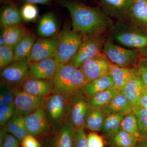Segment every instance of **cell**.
<instances>
[{
	"label": "cell",
	"mask_w": 147,
	"mask_h": 147,
	"mask_svg": "<svg viewBox=\"0 0 147 147\" xmlns=\"http://www.w3.org/2000/svg\"><path fill=\"white\" fill-rule=\"evenodd\" d=\"M25 116L21 113L15 111L12 117L7 123L3 127L6 132L13 134L18 129L20 123Z\"/></svg>",
	"instance_id": "cell-37"
},
{
	"label": "cell",
	"mask_w": 147,
	"mask_h": 147,
	"mask_svg": "<svg viewBox=\"0 0 147 147\" xmlns=\"http://www.w3.org/2000/svg\"><path fill=\"white\" fill-rule=\"evenodd\" d=\"M61 4L69 11L74 30L84 36L103 34L114 24L99 8L73 1H63Z\"/></svg>",
	"instance_id": "cell-1"
},
{
	"label": "cell",
	"mask_w": 147,
	"mask_h": 147,
	"mask_svg": "<svg viewBox=\"0 0 147 147\" xmlns=\"http://www.w3.org/2000/svg\"><path fill=\"white\" fill-rule=\"evenodd\" d=\"M13 48L6 45L0 46V68L1 70L13 61Z\"/></svg>",
	"instance_id": "cell-34"
},
{
	"label": "cell",
	"mask_w": 147,
	"mask_h": 147,
	"mask_svg": "<svg viewBox=\"0 0 147 147\" xmlns=\"http://www.w3.org/2000/svg\"><path fill=\"white\" fill-rule=\"evenodd\" d=\"M60 35V33L53 37L37 40L27 59L30 65L43 60L55 58Z\"/></svg>",
	"instance_id": "cell-10"
},
{
	"label": "cell",
	"mask_w": 147,
	"mask_h": 147,
	"mask_svg": "<svg viewBox=\"0 0 147 147\" xmlns=\"http://www.w3.org/2000/svg\"><path fill=\"white\" fill-rule=\"evenodd\" d=\"M21 15L22 18L27 22L34 21L38 16V9L33 4L26 3L21 8Z\"/></svg>",
	"instance_id": "cell-35"
},
{
	"label": "cell",
	"mask_w": 147,
	"mask_h": 147,
	"mask_svg": "<svg viewBox=\"0 0 147 147\" xmlns=\"http://www.w3.org/2000/svg\"><path fill=\"white\" fill-rule=\"evenodd\" d=\"M25 123V117L22 119L18 129L13 133V136L18 139L19 142H21L25 137L28 135Z\"/></svg>",
	"instance_id": "cell-40"
},
{
	"label": "cell",
	"mask_w": 147,
	"mask_h": 147,
	"mask_svg": "<svg viewBox=\"0 0 147 147\" xmlns=\"http://www.w3.org/2000/svg\"><path fill=\"white\" fill-rule=\"evenodd\" d=\"M53 80L54 93L63 95L69 98L88 83L81 70L74 67L69 62L59 63Z\"/></svg>",
	"instance_id": "cell-3"
},
{
	"label": "cell",
	"mask_w": 147,
	"mask_h": 147,
	"mask_svg": "<svg viewBox=\"0 0 147 147\" xmlns=\"http://www.w3.org/2000/svg\"><path fill=\"white\" fill-rule=\"evenodd\" d=\"M120 129L134 135L139 140L138 122L136 115L133 111L125 116L121 123Z\"/></svg>",
	"instance_id": "cell-32"
},
{
	"label": "cell",
	"mask_w": 147,
	"mask_h": 147,
	"mask_svg": "<svg viewBox=\"0 0 147 147\" xmlns=\"http://www.w3.org/2000/svg\"><path fill=\"white\" fill-rule=\"evenodd\" d=\"M21 16L18 9L13 5L3 9L1 15V25L3 28L18 25L21 23Z\"/></svg>",
	"instance_id": "cell-29"
},
{
	"label": "cell",
	"mask_w": 147,
	"mask_h": 147,
	"mask_svg": "<svg viewBox=\"0 0 147 147\" xmlns=\"http://www.w3.org/2000/svg\"><path fill=\"white\" fill-rule=\"evenodd\" d=\"M127 21L147 35V0H134L129 11Z\"/></svg>",
	"instance_id": "cell-18"
},
{
	"label": "cell",
	"mask_w": 147,
	"mask_h": 147,
	"mask_svg": "<svg viewBox=\"0 0 147 147\" xmlns=\"http://www.w3.org/2000/svg\"><path fill=\"white\" fill-rule=\"evenodd\" d=\"M69 99L57 93H53L46 97L43 108L51 131L59 130L68 118Z\"/></svg>",
	"instance_id": "cell-4"
},
{
	"label": "cell",
	"mask_w": 147,
	"mask_h": 147,
	"mask_svg": "<svg viewBox=\"0 0 147 147\" xmlns=\"http://www.w3.org/2000/svg\"><path fill=\"white\" fill-rule=\"evenodd\" d=\"M133 106L123 92L120 91L113 100L102 110L107 114L119 113L126 115L132 111Z\"/></svg>",
	"instance_id": "cell-20"
},
{
	"label": "cell",
	"mask_w": 147,
	"mask_h": 147,
	"mask_svg": "<svg viewBox=\"0 0 147 147\" xmlns=\"http://www.w3.org/2000/svg\"><path fill=\"white\" fill-rule=\"evenodd\" d=\"M108 39L121 46L139 50L147 46V35L127 20H118L106 32Z\"/></svg>",
	"instance_id": "cell-2"
},
{
	"label": "cell",
	"mask_w": 147,
	"mask_h": 147,
	"mask_svg": "<svg viewBox=\"0 0 147 147\" xmlns=\"http://www.w3.org/2000/svg\"><path fill=\"white\" fill-rule=\"evenodd\" d=\"M102 53L112 63L120 67H136L142 57L138 50L127 49L108 38L104 44Z\"/></svg>",
	"instance_id": "cell-5"
},
{
	"label": "cell",
	"mask_w": 147,
	"mask_h": 147,
	"mask_svg": "<svg viewBox=\"0 0 147 147\" xmlns=\"http://www.w3.org/2000/svg\"><path fill=\"white\" fill-rule=\"evenodd\" d=\"M26 33L25 28L20 24L4 28L1 35L5 45L13 48Z\"/></svg>",
	"instance_id": "cell-28"
},
{
	"label": "cell",
	"mask_w": 147,
	"mask_h": 147,
	"mask_svg": "<svg viewBox=\"0 0 147 147\" xmlns=\"http://www.w3.org/2000/svg\"><path fill=\"white\" fill-rule=\"evenodd\" d=\"M111 63L102 53L85 61L79 69L89 83L109 73Z\"/></svg>",
	"instance_id": "cell-11"
},
{
	"label": "cell",
	"mask_w": 147,
	"mask_h": 147,
	"mask_svg": "<svg viewBox=\"0 0 147 147\" xmlns=\"http://www.w3.org/2000/svg\"><path fill=\"white\" fill-rule=\"evenodd\" d=\"M124 117L119 113L107 114L100 131L102 137L108 140L115 137L120 130L121 123Z\"/></svg>",
	"instance_id": "cell-23"
},
{
	"label": "cell",
	"mask_w": 147,
	"mask_h": 147,
	"mask_svg": "<svg viewBox=\"0 0 147 147\" xmlns=\"http://www.w3.org/2000/svg\"><path fill=\"white\" fill-rule=\"evenodd\" d=\"M138 140L134 135L120 129L109 141L110 145L113 147H135Z\"/></svg>",
	"instance_id": "cell-30"
},
{
	"label": "cell",
	"mask_w": 147,
	"mask_h": 147,
	"mask_svg": "<svg viewBox=\"0 0 147 147\" xmlns=\"http://www.w3.org/2000/svg\"><path fill=\"white\" fill-rule=\"evenodd\" d=\"M59 30L57 21L53 13H47L40 19L37 33L41 38L56 36L58 34Z\"/></svg>",
	"instance_id": "cell-21"
},
{
	"label": "cell",
	"mask_w": 147,
	"mask_h": 147,
	"mask_svg": "<svg viewBox=\"0 0 147 147\" xmlns=\"http://www.w3.org/2000/svg\"><path fill=\"white\" fill-rule=\"evenodd\" d=\"M88 147H104L103 138L95 131H91L87 135Z\"/></svg>",
	"instance_id": "cell-38"
},
{
	"label": "cell",
	"mask_w": 147,
	"mask_h": 147,
	"mask_svg": "<svg viewBox=\"0 0 147 147\" xmlns=\"http://www.w3.org/2000/svg\"><path fill=\"white\" fill-rule=\"evenodd\" d=\"M140 61H141V62L143 63V64L147 68V59L142 57L141 58V59H140Z\"/></svg>",
	"instance_id": "cell-48"
},
{
	"label": "cell",
	"mask_w": 147,
	"mask_h": 147,
	"mask_svg": "<svg viewBox=\"0 0 147 147\" xmlns=\"http://www.w3.org/2000/svg\"><path fill=\"white\" fill-rule=\"evenodd\" d=\"M24 1L29 3L38 4L45 5L50 3L51 0H24Z\"/></svg>",
	"instance_id": "cell-45"
},
{
	"label": "cell",
	"mask_w": 147,
	"mask_h": 147,
	"mask_svg": "<svg viewBox=\"0 0 147 147\" xmlns=\"http://www.w3.org/2000/svg\"><path fill=\"white\" fill-rule=\"evenodd\" d=\"M84 36L73 29H64L61 32L55 59L58 63L69 62L82 45Z\"/></svg>",
	"instance_id": "cell-6"
},
{
	"label": "cell",
	"mask_w": 147,
	"mask_h": 147,
	"mask_svg": "<svg viewBox=\"0 0 147 147\" xmlns=\"http://www.w3.org/2000/svg\"><path fill=\"white\" fill-rule=\"evenodd\" d=\"M120 91L118 89L113 88L96 94L88 98L90 108L102 109L112 101Z\"/></svg>",
	"instance_id": "cell-26"
},
{
	"label": "cell",
	"mask_w": 147,
	"mask_h": 147,
	"mask_svg": "<svg viewBox=\"0 0 147 147\" xmlns=\"http://www.w3.org/2000/svg\"><path fill=\"white\" fill-rule=\"evenodd\" d=\"M90 108L88 98L82 89L70 97L69 118L76 129L84 128L86 117Z\"/></svg>",
	"instance_id": "cell-9"
},
{
	"label": "cell",
	"mask_w": 147,
	"mask_h": 147,
	"mask_svg": "<svg viewBox=\"0 0 147 147\" xmlns=\"http://www.w3.org/2000/svg\"><path fill=\"white\" fill-rule=\"evenodd\" d=\"M106 115L102 109L90 108L86 117L84 128L95 132L101 131Z\"/></svg>",
	"instance_id": "cell-27"
},
{
	"label": "cell",
	"mask_w": 147,
	"mask_h": 147,
	"mask_svg": "<svg viewBox=\"0 0 147 147\" xmlns=\"http://www.w3.org/2000/svg\"><path fill=\"white\" fill-rule=\"evenodd\" d=\"M29 68L30 65L27 59L13 61L1 70L2 82L20 88L26 78Z\"/></svg>",
	"instance_id": "cell-12"
},
{
	"label": "cell",
	"mask_w": 147,
	"mask_h": 147,
	"mask_svg": "<svg viewBox=\"0 0 147 147\" xmlns=\"http://www.w3.org/2000/svg\"><path fill=\"white\" fill-rule=\"evenodd\" d=\"M139 105H141L147 109V88L145 89L140 96L139 101Z\"/></svg>",
	"instance_id": "cell-44"
},
{
	"label": "cell",
	"mask_w": 147,
	"mask_h": 147,
	"mask_svg": "<svg viewBox=\"0 0 147 147\" xmlns=\"http://www.w3.org/2000/svg\"><path fill=\"white\" fill-rule=\"evenodd\" d=\"M146 87L142 81L138 69L135 72L122 91L128 98L132 106L139 105L140 96Z\"/></svg>",
	"instance_id": "cell-19"
},
{
	"label": "cell",
	"mask_w": 147,
	"mask_h": 147,
	"mask_svg": "<svg viewBox=\"0 0 147 147\" xmlns=\"http://www.w3.org/2000/svg\"><path fill=\"white\" fill-rule=\"evenodd\" d=\"M136 69L137 66L131 68L120 67L111 63L109 73L113 77L115 88L122 90Z\"/></svg>",
	"instance_id": "cell-24"
},
{
	"label": "cell",
	"mask_w": 147,
	"mask_h": 147,
	"mask_svg": "<svg viewBox=\"0 0 147 147\" xmlns=\"http://www.w3.org/2000/svg\"><path fill=\"white\" fill-rule=\"evenodd\" d=\"M18 87L1 82L0 107L14 103V96Z\"/></svg>",
	"instance_id": "cell-33"
},
{
	"label": "cell",
	"mask_w": 147,
	"mask_h": 147,
	"mask_svg": "<svg viewBox=\"0 0 147 147\" xmlns=\"http://www.w3.org/2000/svg\"><path fill=\"white\" fill-rule=\"evenodd\" d=\"M34 36L27 33L13 47V61L21 60L29 57L35 42Z\"/></svg>",
	"instance_id": "cell-25"
},
{
	"label": "cell",
	"mask_w": 147,
	"mask_h": 147,
	"mask_svg": "<svg viewBox=\"0 0 147 147\" xmlns=\"http://www.w3.org/2000/svg\"><path fill=\"white\" fill-rule=\"evenodd\" d=\"M0 45H1V46L5 45L4 40L1 34V36H0Z\"/></svg>",
	"instance_id": "cell-49"
},
{
	"label": "cell",
	"mask_w": 147,
	"mask_h": 147,
	"mask_svg": "<svg viewBox=\"0 0 147 147\" xmlns=\"http://www.w3.org/2000/svg\"><path fill=\"white\" fill-rule=\"evenodd\" d=\"M20 88L35 96L45 97L54 93V84L53 79H27Z\"/></svg>",
	"instance_id": "cell-17"
},
{
	"label": "cell",
	"mask_w": 147,
	"mask_h": 147,
	"mask_svg": "<svg viewBox=\"0 0 147 147\" xmlns=\"http://www.w3.org/2000/svg\"><path fill=\"white\" fill-rule=\"evenodd\" d=\"M25 123L29 134L39 137L51 131L45 110L40 108L25 117Z\"/></svg>",
	"instance_id": "cell-14"
},
{
	"label": "cell",
	"mask_w": 147,
	"mask_h": 147,
	"mask_svg": "<svg viewBox=\"0 0 147 147\" xmlns=\"http://www.w3.org/2000/svg\"><path fill=\"white\" fill-rule=\"evenodd\" d=\"M132 111L137 117L139 126V140L147 139V109L140 105L133 106Z\"/></svg>",
	"instance_id": "cell-31"
},
{
	"label": "cell",
	"mask_w": 147,
	"mask_h": 147,
	"mask_svg": "<svg viewBox=\"0 0 147 147\" xmlns=\"http://www.w3.org/2000/svg\"><path fill=\"white\" fill-rule=\"evenodd\" d=\"M46 97L35 96L18 88L14 96L16 111L25 116L28 115L38 108H43Z\"/></svg>",
	"instance_id": "cell-13"
},
{
	"label": "cell",
	"mask_w": 147,
	"mask_h": 147,
	"mask_svg": "<svg viewBox=\"0 0 147 147\" xmlns=\"http://www.w3.org/2000/svg\"><path fill=\"white\" fill-rule=\"evenodd\" d=\"M135 147H147V139L138 140Z\"/></svg>",
	"instance_id": "cell-46"
},
{
	"label": "cell",
	"mask_w": 147,
	"mask_h": 147,
	"mask_svg": "<svg viewBox=\"0 0 147 147\" xmlns=\"http://www.w3.org/2000/svg\"><path fill=\"white\" fill-rule=\"evenodd\" d=\"M103 34L84 36L78 52L69 61L76 68L79 69L85 61L102 53V49L107 38Z\"/></svg>",
	"instance_id": "cell-8"
},
{
	"label": "cell",
	"mask_w": 147,
	"mask_h": 147,
	"mask_svg": "<svg viewBox=\"0 0 147 147\" xmlns=\"http://www.w3.org/2000/svg\"><path fill=\"white\" fill-rule=\"evenodd\" d=\"M76 131L68 118L59 130L50 131L37 138L41 147H73Z\"/></svg>",
	"instance_id": "cell-7"
},
{
	"label": "cell",
	"mask_w": 147,
	"mask_h": 147,
	"mask_svg": "<svg viewBox=\"0 0 147 147\" xmlns=\"http://www.w3.org/2000/svg\"><path fill=\"white\" fill-rule=\"evenodd\" d=\"M59 63L55 58L39 61L30 65L27 79H53L57 73Z\"/></svg>",
	"instance_id": "cell-15"
},
{
	"label": "cell",
	"mask_w": 147,
	"mask_h": 147,
	"mask_svg": "<svg viewBox=\"0 0 147 147\" xmlns=\"http://www.w3.org/2000/svg\"></svg>",
	"instance_id": "cell-50"
},
{
	"label": "cell",
	"mask_w": 147,
	"mask_h": 147,
	"mask_svg": "<svg viewBox=\"0 0 147 147\" xmlns=\"http://www.w3.org/2000/svg\"><path fill=\"white\" fill-rule=\"evenodd\" d=\"M134 0H98L102 11L110 17L127 20L129 9Z\"/></svg>",
	"instance_id": "cell-16"
},
{
	"label": "cell",
	"mask_w": 147,
	"mask_h": 147,
	"mask_svg": "<svg viewBox=\"0 0 147 147\" xmlns=\"http://www.w3.org/2000/svg\"><path fill=\"white\" fill-rule=\"evenodd\" d=\"M115 88L113 77L110 73L95 79L86 84L82 89L88 98L99 92Z\"/></svg>",
	"instance_id": "cell-22"
},
{
	"label": "cell",
	"mask_w": 147,
	"mask_h": 147,
	"mask_svg": "<svg viewBox=\"0 0 147 147\" xmlns=\"http://www.w3.org/2000/svg\"><path fill=\"white\" fill-rule=\"evenodd\" d=\"M138 50L142 57L147 59V46Z\"/></svg>",
	"instance_id": "cell-47"
},
{
	"label": "cell",
	"mask_w": 147,
	"mask_h": 147,
	"mask_svg": "<svg viewBox=\"0 0 147 147\" xmlns=\"http://www.w3.org/2000/svg\"><path fill=\"white\" fill-rule=\"evenodd\" d=\"M137 67L145 86L147 88V68L140 60Z\"/></svg>",
	"instance_id": "cell-43"
},
{
	"label": "cell",
	"mask_w": 147,
	"mask_h": 147,
	"mask_svg": "<svg viewBox=\"0 0 147 147\" xmlns=\"http://www.w3.org/2000/svg\"><path fill=\"white\" fill-rule=\"evenodd\" d=\"M16 111L14 103L0 108V125L3 127L13 115Z\"/></svg>",
	"instance_id": "cell-36"
},
{
	"label": "cell",
	"mask_w": 147,
	"mask_h": 147,
	"mask_svg": "<svg viewBox=\"0 0 147 147\" xmlns=\"http://www.w3.org/2000/svg\"><path fill=\"white\" fill-rule=\"evenodd\" d=\"M19 141L11 134H6L1 146L0 147H18Z\"/></svg>",
	"instance_id": "cell-42"
},
{
	"label": "cell",
	"mask_w": 147,
	"mask_h": 147,
	"mask_svg": "<svg viewBox=\"0 0 147 147\" xmlns=\"http://www.w3.org/2000/svg\"><path fill=\"white\" fill-rule=\"evenodd\" d=\"M84 128L76 129L73 147H88L87 142V135Z\"/></svg>",
	"instance_id": "cell-39"
},
{
	"label": "cell",
	"mask_w": 147,
	"mask_h": 147,
	"mask_svg": "<svg viewBox=\"0 0 147 147\" xmlns=\"http://www.w3.org/2000/svg\"><path fill=\"white\" fill-rule=\"evenodd\" d=\"M23 147H41L39 141L35 137L28 134L21 141Z\"/></svg>",
	"instance_id": "cell-41"
}]
</instances>
